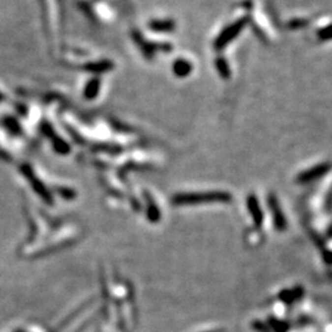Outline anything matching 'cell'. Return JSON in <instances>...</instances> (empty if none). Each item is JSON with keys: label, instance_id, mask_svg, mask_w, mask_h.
<instances>
[{"label": "cell", "instance_id": "7a4b0ae2", "mask_svg": "<svg viewBox=\"0 0 332 332\" xmlns=\"http://www.w3.org/2000/svg\"><path fill=\"white\" fill-rule=\"evenodd\" d=\"M271 207V211H272L273 214V219H274V225L277 228V230L283 231L285 230L287 228V223H285L284 215H283L282 211L279 209V206H278L277 199L274 198V196H270V201H268Z\"/></svg>", "mask_w": 332, "mask_h": 332}, {"label": "cell", "instance_id": "8992f818", "mask_svg": "<svg viewBox=\"0 0 332 332\" xmlns=\"http://www.w3.org/2000/svg\"><path fill=\"white\" fill-rule=\"evenodd\" d=\"M271 327H273L275 332H285L288 330V325L277 320H271Z\"/></svg>", "mask_w": 332, "mask_h": 332}, {"label": "cell", "instance_id": "52a82bcc", "mask_svg": "<svg viewBox=\"0 0 332 332\" xmlns=\"http://www.w3.org/2000/svg\"><path fill=\"white\" fill-rule=\"evenodd\" d=\"M253 326H255V329L256 330H258V331H261V332H267V330L266 329H263V325L262 324H260V322H253Z\"/></svg>", "mask_w": 332, "mask_h": 332}, {"label": "cell", "instance_id": "277c9868", "mask_svg": "<svg viewBox=\"0 0 332 332\" xmlns=\"http://www.w3.org/2000/svg\"><path fill=\"white\" fill-rule=\"evenodd\" d=\"M326 170H327V165L315 167V169L311 170V171H307V172H305V174H302V176H299V181L306 182V181H310V180L316 179V177L321 176V175L324 174Z\"/></svg>", "mask_w": 332, "mask_h": 332}, {"label": "cell", "instance_id": "ba28073f", "mask_svg": "<svg viewBox=\"0 0 332 332\" xmlns=\"http://www.w3.org/2000/svg\"><path fill=\"white\" fill-rule=\"evenodd\" d=\"M211 332H221V331H211Z\"/></svg>", "mask_w": 332, "mask_h": 332}, {"label": "cell", "instance_id": "6da1fadb", "mask_svg": "<svg viewBox=\"0 0 332 332\" xmlns=\"http://www.w3.org/2000/svg\"><path fill=\"white\" fill-rule=\"evenodd\" d=\"M231 196L226 192H204V193H181L174 197L175 204H198V203H228Z\"/></svg>", "mask_w": 332, "mask_h": 332}, {"label": "cell", "instance_id": "3957f363", "mask_svg": "<svg viewBox=\"0 0 332 332\" xmlns=\"http://www.w3.org/2000/svg\"><path fill=\"white\" fill-rule=\"evenodd\" d=\"M247 206H248V211H250L251 215H252L253 221L257 226L262 225V211H261L260 206H258V202L256 199L255 196H250L247 199Z\"/></svg>", "mask_w": 332, "mask_h": 332}, {"label": "cell", "instance_id": "5b68a950", "mask_svg": "<svg viewBox=\"0 0 332 332\" xmlns=\"http://www.w3.org/2000/svg\"><path fill=\"white\" fill-rule=\"evenodd\" d=\"M299 294H302V290L300 289H294V290H284L282 294H279V297L282 298L285 302H292L295 298L299 297Z\"/></svg>", "mask_w": 332, "mask_h": 332}]
</instances>
